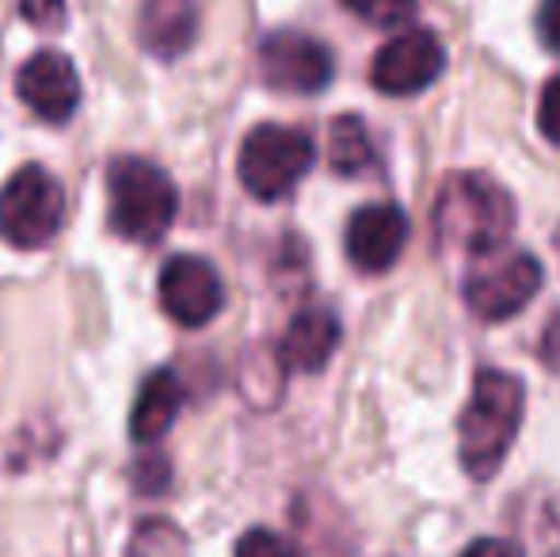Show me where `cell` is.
<instances>
[{"instance_id": "obj_12", "label": "cell", "mask_w": 560, "mask_h": 557, "mask_svg": "<svg viewBox=\"0 0 560 557\" xmlns=\"http://www.w3.org/2000/svg\"><path fill=\"white\" fill-rule=\"evenodd\" d=\"M195 38H199V8H195V0H141L138 43L153 58H179V54L191 50Z\"/></svg>"}, {"instance_id": "obj_8", "label": "cell", "mask_w": 560, "mask_h": 557, "mask_svg": "<svg viewBox=\"0 0 560 557\" xmlns=\"http://www.w3.org/2000/svg\"><path fill=\"white\" fill-rule=\"evenodd\" d=\"M259 77L275 92L317 96L332 81V54L325 43L302 31H275L259 43Z\"/></svg>"}, {"instance_id": "obj_11", "label": "cell", "mask_w": 560, "mask_h": 557, "mask_svg": "<svg viewBox=\"0 0 560 557\" xmlns=\"http://www.w3.org/2000/svg\"><path fill=\"white\" fill-rule=\"evenodd\" d=\"M408 245V214L393 202L362 207L347 222V260L366 276H382Z\"/></svg>"}, {"instance_id": "obj_6", "label": "cell", "mask_w": 560, "mask_h": 557, "mask_svg": "<svg viewBox=\"0 0 560 557\" xmlns=\"http://www.w3.org/2000/svg\"><path fill=\"white\" fill-rule=\"evenodd\" d=\"M541 290V264L530 253L480 256L477 268L465 276V305L480 321H511L534 302Z\"/></svg>"}, {"instance_id": "obj_9", "label": "cell", "mask_w": 560, "mask_h": 557, "mask_svg": "<svg viewBox=\"0 0 560 557\" xmlns=\"http://www.w3.org/2000/svg\"><path fill=\"white\" fill-rule=\"evenodd\" d=\"M161 305L176 325L184 328L207 325L225 305L222 276L202 256H176L161 271Z\"/></svg>"}, {"instance_id": "obj_13", "label": "cell", "mask_w": 560, "mask_h": 557, "mask_svg": "<svg viewBox=\"0 0 560 557\" xmlns=\"http://www.w3.org/2000/svg\"><path fill=\"white\" fill-rule=\"evenodd\" d=\"M339 348V321L332 310H302L287 325L279 344V363L287 371H305L317 374L328 367V359Z\"/></svg>"}, {"instance_id": "obj_14", "label": "cell", "mask_w": 560, "mask_h": 557, "mask_svg": "<svg viewBox=\"0 0 560 557\" xmlns=\"http://www.w3.org/2000/svg\"><path fill=\"white\" fill-rule=\"evenodd\" d=\"M179 405H184V382H179V374L168 371V367L153 371L141 382L138 402L130 409V436L138 443H156L176 423Z\"/></svg>"}, {"instance_id": "obj_19", "label": "cell", "mask_w": 560, "mask_h": 557, "mask_svg": "<svg viewBox=\"0 0 560 557\" xmlns=\"http://www.w3.org/2000/svg\"><path fill=\"white\" fill-rule=\"evenodd\" d=\"M20 12L31 27L61 31V23H66V0H20Z\"/></svg>"}, {"instance_id": "obj_4", "label": "cell", "mask_w": 560, "mask_h": 557, "mask_svg": "<svg viewBox=\"0 0 560 557\" xmlns=\"http://www.w3.org/2000/svg\"><path fill=\"white\" fill-rule=\"evenodd\" d=\"M313 138L294 127H279V123H264L256 127L241 146L236 156V176H241L244 192L259 202H279L294 192L313 169Z\"/></svg>"}, {"instance_id": "obj_15", "label": "cell", "mask_w": 560, "mask_h": 557, "mask_svg": "<svg viewBox=\"0 0 560 557\" xmlns=\"http://www.w3.org/2000/svg\"><path fill=\"white\" fill-rule=\"evenodd\" d=\"M328 164L339 176H362L374 164V141L359 115H339L328 127Z\"/></svg>"}, {"instance_id": "obj_1", "label": "cell", "mask_w": 560, "mask_h": 557, "mask_svg": "<svg viewBox=\"0 0 560 557\" xmlns=\"http://www.w3.org/2000/svg\"><path fill=\"white\" fill-rule=\"evenodd\" d=\"M439 245L457 248L465 256H488L515 230V199L508 187L485 172H454L439 187L431 207Z\"/></svg>"}, {"instance_id": "obj_22", "label": "cell", "mask_w": 560, "mask_h": 557, "mask_svg": "<svg viewBox=\"0 0 560 557\" xmlns=\"http://www.w3.org/2000/svg\"><path fill=\"white\" fill-rule=\"evenodd\" d=\"M538 356H541V367H546V371L560 374V313H553V317H549L546 333H541Z\"/></svg>"}, {"instance_id": "obj_2", "label": "cell", "mask_w": 560, "mask_h": 557, "mask_svg": "<svg viewBox=\"0 0 560 557\" xmlns=\"http://www.w3.org/2000/svg\"><path fill=\"white\" fill-rule=\"evenodd\" d=\"M526 390L508 371H480L472 397L457 420V459L472 481H488L503 466L523 428Z\"/></svg>"}, {"instance_id": "obj_17", "label": "cell", "mask_w": 560, "mask_h": 557, "mask_svg": "<svg viewBox=\"0 0 560 557\" xmlns=\"http://www.w3.org/2000/svg\"><path fill=\"white\" fill-rule=\"evenodd\" d=\"M359 20L374 23V27H405L416 15L420 0H343Z\"/></svg>"}, {"instance_id": "obj_18", "label": "cell", "mask_w": 560, "mask_h": 557, "mask_svg": "<svg viewBox=\"0 0 560 557\" xmlns=\"http://www.w3.org/2000/svg\"><path fill=\"white\" fill-rule=\"evenodd\" d=\"M236 557H302L294 550V543H287L282 535H275V531L267 527H252L241 535V543H236Z\"/></svg>"}, {"instance_id": "obj_20", "label": "cell", "mask_w": 560, "mask_h": 557, "mask_svg": "<svg viewBox=\"0 0 560 557\" xmlns=\"http://www.w3.org/2000/svg\"><path fill=\"white\" fill-rule=\"evenodd\" d=\"M538 130L546 135L553 146H560V73L541 89L538 100Z\"/></svg>"}, {"instance_id": "obj_21", "label": "cell", "mask_w": 560, "mask_h": 557, "mask_svg": "<svg viewBox=\"0 0 560 557\" xmlns=\"http://www.w3.org/2000/svg\"><path fill=\"white\" fill-rule=\"evenodd\" d=\"M538 38L546 43V50L560 54V0H546L538 8Z\"/></svg>"}, {"instance_id": "obj_5", "label": "cell", "mask_w": 560, "mask_h": 557, "mask_svg": "<svg viewBox=\"0 0 560 557\" xmlns=\"http://www.w3.org/2000/svg\"><path fill=\"white\" fill-rule=\"evenodd\" d=\"M61 222H66V192L43 164H23L0 187V237L12 248L50 245Z\"/></svg>"}, {"instance_id": "obj_24", "label": "cell", "mask_w": 560, "mask_h": 557, "mask_svg": "<svg viewBox=\"0 0 560 557\" xmlns=\"http://www.w3.org/2000/svg\"><path fill=\"white\" fill-rule=\"evenodd\" d=\"M557 245H560V237H557Z\"/></svg>"}, {"instance_id": "obj_16", "label": "cell", "mask_w": 560, "mask_h": 557, "mask_svg": "<svg viewBox=\"0 0 560 557\" xmlns=\"http://www.w3.org/2000/svg\"><path fill=\"white\" fill-rule=\"evenodd\" d=\"M184 535L164 520L141 523L133 535V557H184Z\"/></svg>"}, {"instance_id": "obj_10", "label": "cell", "mask_w": 560, "mask_h": 557, "mask_svg": "<svg viewBox=\"0 0 560 557\" xmlns=\"http://www.w3.org/2000/svg\"><path fill=\"white\" fill-rule=\"evenodd\" d=\"M15 92L43 123H69L81 107V77L58 50H38L15 73Z\"/></svg>"}, {"instance_id": "obj_23", "label": "cell", "mask_w": 560, "mask_h": 557, "mask_svg": "<svg viewBox=\"0 0 560 557\" xmlns=\"http://www.w3.org/2000/svg\"><path fill=\"white\" fill-rule=\"evenodd\" d=\"M462 557H523V554H518V546L508 543V538H477V543L465 546Z\"/></svg>"}, {"instance_id": "obj_7", "label": "cell", "mask_w": 560, "mask_h": 557, "mask_svg": "<svg viewBox=\"0 0 560 557\" xmlns=\"http://www.w3.org/2000/svg\"><path fill=\"white\" fill-rule=\"evenodd\" d=\"M446 69V50L431 31L408 27L400 35H393L382 50L374 54L370 66V84L382 96H420L423 89L443 77Z\"/></svg>"}, {"instance_id": "obj_3", "label": "cell", "mask_w": 560, "mask_h": 557, "mask_svg": "<svg viewBox=\"0 0 560 557\" xmlns=\"http://www.w3.org/2000/svg\"><path fill=\"white\" fill-rule=\"evenodd\" d=\"M179 195L164 169L141 156H118L107 169V222L122 241L153 245L176 222Z\"/></svg>"}]
</instances>
